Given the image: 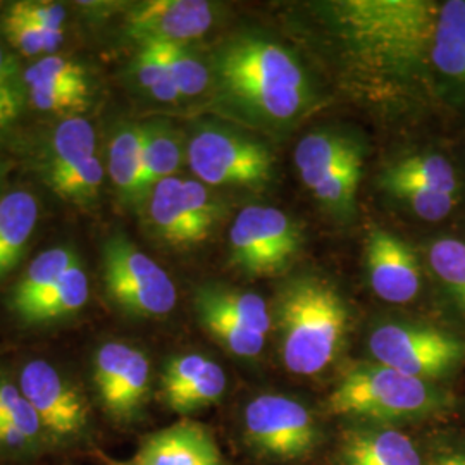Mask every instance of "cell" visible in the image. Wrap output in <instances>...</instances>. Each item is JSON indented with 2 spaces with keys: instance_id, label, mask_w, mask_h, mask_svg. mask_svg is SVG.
I'll return each instance as SVG.
<instances>
[{
  "instance_id": "d6a6232c",
  "label": "cell",
  "mask_w": 465,
  "mask_h": 465,
  "mask_svg": "<svg viewBox=\"0 0 465 465\" xmlns=\"http://www.w3.org/2000/svg\"><path fill=\"white\" fill-rule=\"evenodd\" d=\"M2 28L7 42L26 57L54 55L63 44L64 32H47L34 25L5 13L2 17Z\"/></svg>"
},
{
  "instance_id": "4dcf8cb0",
  "label": "cell",
  "mask_w": 465,
  "mask_h": 465,
  "mask_svg": "<svg viewBox=\"0 0 465 465\" xmlns=\"http://www.w3.org/2000/svg\"><path fill=\"white\" fill-rule=\"evenodd\" d=\"M134 71L138 84H142L153 99L166 104H174L182 100L161 44L140 45V52L134 61Z\"/></svg>"
},
{
  "instance_id": "ac0fdd59",
  "label": "cell",
  "mask_w": 465,
  "mask_h": 465,
  "mask_svg": "<svg viewBox=\"0 0 465 465\" xmlns=\"http://www.w3.org/2000/svg\"><path fill=\"white\" fill-rule=\"evenodd\" d=\"M126 465H226L213 432L197 422H178L153 432Z\"/></svg>"
},
{
  "instance_id": "4fadbf2b",
  "label": "cell",
  "mask_w": 465,
  "mask_h": 465,
  "mask_svg": "<svg viewBox=\"0 0 465 465\" xmlns=\"http://www.w3.org/2000/svg\"><path fill=\"white\" fill-rule=\"evenodd\" d=\"M19 391L54 436H73L88 422V405L80 391L45 361H32L21 369Z\"/></svg>"
},
{
  "instance_id": "836d02e7",
  "label": "cell",
  "mask_w": 465,
  "mask_h": 465,
  "mask_svg": "<svg viewBox=\"0 0 465 465\" xmlns=\"http://www.w3.org/2000/svg\"><path fill=\"white\" fill-rule=\"evenodd\" d=\"M23 78H25L26 90L32 86H47V84L90 88L84 66L55 54L35 61L32 66L25 69Z\"/></svg>"
},
{
  "instance_id": "1f68e13d",
  "label": "cell",
  "mask_w": 465,
  "mask_h": 465,
  "mask_svg": "<svg viewBox=\"0 0 465 465\" xmlns=\"http://www.w3.org/2000/svg\"><path fill=\"white\" fill-rule=\"evenodd\" d=\"M167 63L173 73V80L178 88L182 99H193L202 95L213 82L211 67L197 57L186 45H174V44H161Z\"/></svg>"
},
{
  "instance_id": "f35d334b",
  "label": "cell",
  "mask_w": 465,
  "mask_h": 465,
  "mask_svg": "<svg viewBox=\"0 0 465 465\" xmlns=\"http://www.w3.org/2000/svg\"><path fill=\"white\" fill-rule=\"evenodd\" d=\"M426 465H465V441L440 447L432 451Z\"/></svg>"
},
{
  "instance_id": "3957f363",
  "label": "cell",
  "mask_w": 465,
  "mask_h": 465,
  "mask_svg": "<svg viewBox=\"0 0 465 465\" xmlns=\"http://www.w3.org/2000/svg\"><path fill=\"white\" fill-rule=\"evenodd\" d=\"M274 316L282 336L284 367L314 376L334 362L350 328V309L331 282L302 274L282 284Z\"/></svg>"
},
{
  "instance_id": "2e32d148",
  "label": "cell",
  "mask_w": 465,
  "mask_h": 465,
  "mask_svg": "<svg viewBox=\"0 0 465 465\" xmlns=\"http://www.w3.org/2000/svg\"><path fill=\"white\" fill-rule=\"evenodd\" d=\"M434 94L465 105V0L440 4L431 49Z\"/></svg>"
},
{
  "instance_id": "d590c367",
  "label": "cell",
  "mask_w": 465,
  "mask_h": 465,
  "mask_svg": "<svg viewBox=\"0 0 465 465\" xmlns=\"http://www.w3.org/2000/svg\"><path fill=\"white\" fill-rule=\"evenodd\" d=\"M28 97L35 109L55 114L84 113L90 105V88L47 84L28 88Z\"/></svg>"
},
{
  "instance_id": "d4e9b609",
  "label": "cell",
  "mask_w": 465,
  "mask_h": 465,
  "mask_svg": "<svg viewBox=\"0 0 465 465\" xmlns=\"http://www.w3.org/2000/svg\"><path fill=\"white\" fill-rule=\"evenodd\" d=\"M97 136L94 126L80 116L64 119L50 138L45 153V178L80 166L90 157L97 155Z\"/></svg>"
},
{
  "instance_id": "5bb4252c",
  "label": "cell",
  "mask_w": 465,
  "mask_h": 465,
  "mask_svg": "<svg viewBox=\"0 0 465 465\" xmlns=\"http://www.w3.org/2000/svg\"><path fill=\"white\" fill-rule=\"evenodd\" d=\"M94 380L104 409L116 419H132L149 395V359L130 345L105 343L95 357Z\"/></svg>"
},
{
  "instance_id": "60d3db41",
  "label": "cell",
  "mask_w": 465,
  "mask_h": 465,
  "mask_svg": "<svg viewBox=\"0 0 465 465\" xmlns=\"http://www.w3.org/2000/svg\"><path fill=\"white\" fill-rule=\"evenodd\" d=\"M4 166H2V163H0V188H2V182H4Z\"/></svg>"
},
{
  "instance_id": "ffe728a7",
  "label": "cell",
  "mask_w": 465,
  "mask_h": 465,
  "mask_svg": "<svg viewBox=\"0 0 465 465\" xmlns=\"http://www.w3.org/2000/svg\"><path fill=\"white\" fill-rule=\"evenodd\" d=\"M341 465H426L416 443L393 426H355L343 434Z\"/></svg>"
},
{
  "instance_id": "9c48e42d",
  "label": "cell",
  "mask_w": 465,
  "mask_h": 465,
  "mask_svg": "<svg viewBox=\"0 0 465 465\" xmlns=\"http://www.w3.org/2000/svg\"><path fill=\"white\" fill-rule=\"evenodd\" d=\"M303 243L299 224L282 209L249 205L230 230L232 266L252 278L278 276L295 262Z\"/></svg>"
},
{
  "instance_id": "d6986e66",
  "label": "cell",
  "mask_w": 465,
  "mask_h": 465,
  "mask_svg": "<svg viewBox=\"0 0 465 465\" xmlns=\"http://www.w3.org/2000/svg\"><path fill=\"white\" fill-rule=\"evenodd\" d=\"M366 150L353 134L338 130H316L305 134L295 150L300 180L319 200L351 155Z\"/></svg>"
},
{
  "instance_id": "e0dca14e",
  "label": "cell",
  "mask_w": 465,
  "mask_h": 465,
  "mask_svg": "<svg viewBox=\"0 0 465 465\" xmlns=\"http://www.w3.org/2000/svg\"><path fill=\"white\" fill-rule=\"evenodd\" d=\"M161 384L167 407L186 416L223 399L228 380L214 361L200 353H188L167 362Z\"/></svg>"
},
{
  "instance_id": "30bf717a",
  "label": "cell",
  "mask_w": 465,
  "mask_h": 465,
  "mask_svg": "<svg viewBox=\"0 0 465 465\" xmlns=\"http://www.w3.org/2000/svg\"><path fill=\"white\" fill-rule=\"evenodd\" d=\"M153 234L173 247H193L209 240L224 214L223 203L199 180L167 178L145 199Z\"/></svg>"
},
{
  "instance_id": "6da1fadb",
  "label": "cell",
  "mask_w": 465,
  "mask_h": 465,
  "mask_svg": "<svg viewBox=\"0 0 465 465\" xmlns=\"http://www.w3.org/2000/svg\"><path fill=\"white\" fill-rule=\"evenodd\" d=\"M305 11V34L353 99L390 114L434 94L438 2L334 0Z\"/></svg>"
},
{
  "instance_id": "9a60e30c",
  "label": "cell",
  "mask_w": 465,
  "mask_h": 465,
  "mask_svg": "<svg viewBox=\"0 0 465 465\" xmlns=\"http://www.w3.org/2000/svg\"><path fill=\"white\" fill-rule=\"evenodd\" d=\"M367 278L372 292L388 303H409L422 288V267L414 250L393 232L371 228L366 240Z\"/></svg>"
},
{
  "instance_id": "f546056e",
  "label": "cell",
  "mask_w": 465,
  "mask_h": 465,
  "mask_svg": "<svg viewBox=\"0 0 465 465\" xmlns=\"http://www.w3.org/2000/svg\"><path fill=\"white\" fill-rule=\"evenodd\" d=\"M47 183L59 199L80 207L88 205L99 197L104 183V166L99 157L94 155L80 166L50 176Z\"/></svg>"
},
{
  "instance_id": "8d00e7d4",
  "label": "cell",
  "mask_w": 465,
  "mask_h": 465,
  "mask_svg": "<svg viewBox=\"0 0 465 465\" xmlns=\"http://www.w3.org/2000/svg\"><path fill=\"white\" fill-rule=\"evenodd\" d=\"M5 13L19 17L40 30L47 32H64L66 9L57 2L45 0H21L13 2Z\"/></svg>"
},
{
  "instance_id": "603a6c76",
  "label": "cell",
  "mask_w": 465,
  "mask_h": 465,
  "mask_svg": "<svg viewBox=\"0 0 465 465\" xmlns=\"http://www.w3.org/2000/svg\"><path fill=\"white\" fill-rule=\"evenodd\" d=\"M183 159H186L183 140L171 124L163 121L143 124V203L155 184L176 174Z\"/></svg>"
},
{
  "instance_id": "484cf974",
  "label": "cell",
  "mask_w": 465,
  "mask_h": 465,
  "mask_svg": "<svg viewBox=\"0 0 465 465\" xmlns=\"http://www.w3.org/2000/svg\"><path fill=\"white\" fill-rule=\"evenodd\" d=\"M76 262L78 261L73 250L66 247H55L42 252L23 272V276L17 280L13 290L11 305L15 314L17 317L25 314L35 302L44 293H47L50 288L66 274L67 269Z\"/></svg>"
},
{
  "instance_id": "7a4b0ae2",
  "label": "cell",
  "mask_w": 465,
  "mask_h": 465,
  "mask_svg": "<svg viewBox=\"0 0 465 465\" xmlns=\"http://www.w3.org/2000/svg\"><path fill=\"white\" fill-rule=\"evenodd\" d=\"M211 76L224 109L252 128L282 130L317 104L297 54L262 34L234 35L213 55Z\"/></svg>"
},
{
  "instance_id": "b9f144b4",
  "label": "cell",
  "mask_w": 465,
  "mask_h": 465,
  "mask_svg": "<svg viewBox=\"0 0 465 465\" xmlns=\"http://www.w3.org/2000/svg\"><path fill=\"white\" fill-rule=\"evenodd\" d=\"M0 420H4V419H2V417H0Z\"/></svg>"
},
{
  "instance_id": "7402d4cb",
  "label": "cell",
  "mask_w": 465,
  "mask_h": 465,
  "mask_svg": "<svg viewBox=\"0 0 465 465\" xmlns=\"http://www.w3.org/2000/svg\"><path fill=\"white\" fill-rule=\"evenodd\" d=\"M109 176L126 205L143 203V124H124L109 145Z\"/></svg>"
},
{
  "instance_id": "4316f807",
  "label": "cell",
  "mask_w": 465,
  "mask_h": 465,
  "mask_svg": "<svg viewBox=\"0 0 465 465\" xmlns=\"http://www.w3.org/2000/svg\"><path fill=\"white\" fill-rule=\"evenodd\" d=\"M88 300V278L78 262L66 271V274L44 293L34 305L21 314L25 324H44L59 321L82 311Z\"/></svg>"
},
{
  "instance_id": "8fae6325",
  "label": "cell",
  "mask_w": 465,
  "mask_h": 465,
  "mask_svg": "<svg viewBox=\"0 0 465 465\" xmlns=\"http://www.w3.org/2000/svg\"><path fill=\"white\" fill-rule=\"evenodd\" d=\"M245 440L257 453L276 460H297L316 450L322 434L312 411L292 397L264 393L243 411Z\"/></svg>"
},
{
  "instance_id": "8992f818",
  "label": "cell",
  "mask_w": 465,
  "mask_h": 465,
  "mask_svg": "<svg viewBox=\"0 0 465 465\" xmlns=\"http://www.w3.org/2000/svg\"><path fill=\"white\" fill-rule=\"evenodd\" d=\"M186 161L200 183L261 190L274 176V155L264 142L226 126H202L186 143Z\"/></svg>"
},
{
  "instance_id": "5b68a950",
  "label": "cell",
  "mask_w": 465,
  "mask_h": 465,
  "mask_svg": "<svg viewBox=\"0 0 465 465\" xmlns=\"http://www.w3.org/2000/svg\"><path fill=\"white\" fill-rule=\"evenodd\" d=\"M367 347L374 362L426 381H445L465 366V338L419 321H382Z\"/></svg>"
},
{
  "instance_id": "52a82bcc",
  "label": "cell",
  "mask_w": 465,
  "mask_h": 465,
  "mask_svg": "<svg viewBox=\"0 0 465 465\" xmlns=\"http://www.w3.org/2000/svg\"><path fill=\"white\" fill-rule=\"evenodd\" d=\"M104 284L119 309L136 317H164L176 305V288L164 267L123 236H111L102 250Z\"/></svg>"
},
{
  "instance_id": "e575fe53",
  "label": "cell",
  "mask_w": 465,
  "mask_h": 465,
  "mask_svg": "<svg viewBox=\"0 0 465 465\" xmlns=\"http://www.w3.org/2000/svg\"><path fill=\"white\" fill-rule=\"evenodd\" d=\"M19 63L0 45V128L16 121L26 95V84Z\"/></svg>"
},
{
  "instance_id": "ba28073f",
  "label": "cell",
  "mask_w": 465,
  "mask_h": 465,
  "mask_svg": "<svg viewBox=\"0 0 465 465\" xmlns=\"http://www.w3.org/2000/svg\"><path fill=\"white\" fill-rule=\"evenodd\" d=\"M380 186L411 214L426 221H443L462 197V183L449 157L434 150L407 153L382 169Z\"/></svg>"
},
{
  "instance_id": "74e56055",
  "label": "cell",
  "mask_w": 465,
  "mask_h": 465,
  "mask_svg": "<svg viewBox=\"0 0 465 465\" xmlns=\"http://www.w3.org/2000/svg\"><path fill=\"white\" fill-rule=\"evenodd\" d=\"M7 420L11 424H15L19 431L26 436L28 441L35 440L38 436L42 426V420L38 414L35 412L34 407L28 403V400L21 395V399L17 400L16 405L9 411Z\"/></svg>"
},
{
  "instance_id": "cb8c5ba5",
  "label": "cell",
  "mask_w": 465,
  "mask_h": 465,
  "mask_svg": "<svg viewBox=\"0 0 465 465\" xmlns=\"http://www.w3.org/2000/svg\"><path fill=\"white\" fill-rule=\"evenodd\" d=\"M195 303L211 307L223 316L267 336L272 326V316L266 300L253 292H243L221 284H205L197 290Z\"/></svg>"
},
{
  "instance_id": "277c9868",
  "label": "cell",
  "mask_w": 465,
  "mask_h": 465,
  "mask_svg": "<svg viewBox=\"0 0 465 465\" xmlns=\"http://www.w3.org/2000/svg\"><path fill=\"white\" fill-rule=\"evenodd\" d=\"M328 409L367 424L393 426L449 416L459 400L441 382L401 374L378 362L359 364L334 386Z\"/></svg>"
},
{
  "instance_id": "44dd1931",
  "label": "cell",
  "mask_w": 465,
  "mask_h": 465,
  "mask_svg": "<svg viewBox=\"0 0 465 465\" xmlns=\"http://www.w3.org/2000/svg\"><path fill=\"white\" fill-rule=\"evenodd\" d=\"M38 221V202L16 190L0 197V278L19 264Z\"/></svg>"
},
{
  "instance_id": "7c38bea8",
  "label": "cell",
  "mask_w": 465,
  "mask_h": 465,
  "mask_svg": "<svg viewBox=\"0 0 465 465\" xmlns=\"http://www.w3.org/2000/svg\"><path fill=\"white\" fill-rule=\"evenodd\" d=\"M216 7L203 0H147L126 15V34L140 45H186L207 34L216 23Z\"/></svg>"
},
{
  "instance_id": "ab89813d",
  "label": "cell",
  "mask_w": 465,
  "mask_h": 465,
  "mask_svg": "<svg viewBox=\"0 0 465 465\" xmlns=\"http://www.w3.org/2000/svg\"><path fill=\"white\" fill-rule=\"evenodd\" d=\"M30 443L26 436L9 420H0V447H23Z\"/></svg>"
},
{
  "instance_id": "83f0119b",
  "label": "cell",
  "mask_w": 465,
  "mask_h": 465,
  "mask_svg": "<svg viewBox=\"0 0 465 465\" xmlns=\"http://www.w3.org/2000/svg\"><path fill=\"white\" fill-rule=\"evenodd\" d=\"M432 274L465 316V243L459 238L440 236L426 250Z\"/></svg>"
},
{
  "instance_id": "f1b7e54d",
  "label": "cell",
  "mask_w": 465,
  "mask_h": 465,
  "mask_svg": "<svg viewBox=\"0 0 465 465\" xmlns=\"http://www.w3.org/2000/svg\"><path fill=\"white\" fill-rule=\"evenodd\" d=\"M200 324L209 332L223 349L242 359H253L261 355L266 347L267 336L252 331L249 328L234 322L230 317L219 314L214 309L195 303Z\"/></svg>"
}]
</instances>
